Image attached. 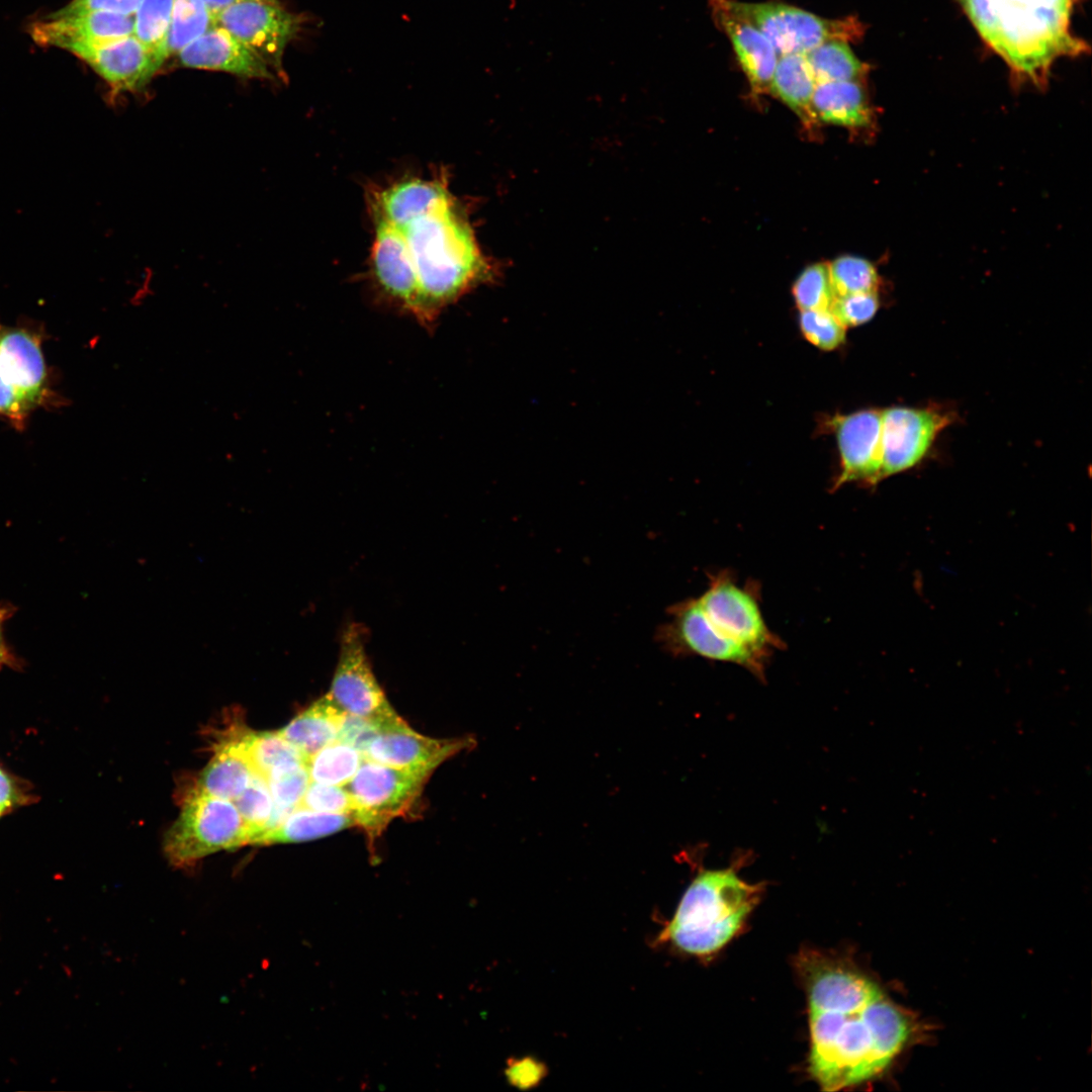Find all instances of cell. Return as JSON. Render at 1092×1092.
Listing matches in <instances>:
<instances>
[{"mask_svg": "<svg viewBox=\"0 0 1092 1092\" xmlns=\"http://www.w3.org/2000/svg\"><path fill=\"white\" fill-rule=\"evenodd\" d=\"M809 1007V1072L825 1091L880 1075L909 1035L905 1014L870 979L818 951L797 962Z\"/></svg>", "mask_w": 1092, "mask_h": 1092, "instance_id": "obj_1", "label": "cell"}, {"mask_svg": "<svg viewBox=\"0 0 1092 1092\" xmlns=\"http://www.w3.org/2000/svg\"><path fill=\"white\" fill-rule=\"evenodd\" d=\"M981 37L1018 77L1043 87L1052 65L1087 50L1070 28L1076 0H959Z\"/></svg>", "mask_w": 1092, "mask_h": 1092, "instance_id": "obj_2", "label": "cell"}, {"mask_svg": "<svg viewBox=\"0 0 1092 1092\" xmlns=\"http://www.w3.org/2000/svg\"><path fill=\"white\" fill-rule=\"evenodd\" d=\"M395 228L402 233L412 258L418 285L414 317L423 327H434L445 307L491 276L453 197Z\"/></svg>", "mask_w": 1092, "mask_h": 1092, "instance_id": "obj_3", "label": "cell"}, {"mask_svg": "<svg viewBox=\"0 0 1092 1092\" xmlns=\"http://www.w3.org/2000/svg\"><path fill=\"white\" fill-rule=\"evenodd\" d=\"M763 888L741 879L736 866L697 875L658 936L677 950L709 957L723 948L743 927Z\"/></svg>", "mask_w": 1092, "mask_h": 1092, "instance_id": "obj_4", "label": "cell"}, {"mask_svg": "<svg viewBox=\"0 0 1092 1092\" xmlns=\"http://www.w3.org/2000/svg\"><path fill=\"white\" fill-rule=\"evenodd\" d=\"M697 600L728 662L763 679L768 657L784 644L766 626L755 589L741 585L727 571L718 572L710 575L707 589Z\"/></svg>", "mask_w": 1092, "mask_h": 1092, "instance_id": "obj_5", "label": "cell"}, {"mask_svg": "<svg viewBox=\"0 0 1092 1092\" xmlns=\"http://www.w3.org/2000/svg\"><path fill=\"white\" fill-rule=\"evenodd\" d=\"M246 844L248 831L235 803L195 789L167 832L164 851L173 866L188 868L211 853Z\"/></svg>", "mask_w": 1092, "mask_h": 1092, "instance_id": "obj_6", "label": "cell"}, {"mask_svg": "<svg viewBox=\"0 0 1092 1092\" xmlns=\"http://www.w3.org/2000/svg\"><path fill=\"white\" fill-rule=\"evenodd\" d=\"M729 3L768 38L779 56L806 54L828 40L855 41L864 32L863 24L854 16L828 19L776 1Z\"/></svg>", "mask_w": 1092, "mask_h": 1092, "instance_id": "obj_7", "label": "cell"}, {"mask_svg": "<svg viewBox=\"0 0 1092 1092\" xmlns=\"http://www.w3.org/2000/svg\"><path fill=\"white\" fill-rule=\"evenodd\" d=\"M431 772L400 769L363 758L344 786L353 801L355 824L374 841L392 819L403 815L419 796Z\"/></svg>", "mask_w": 1092, "mask_h": 1092, "instance_id": "obj_8", "label": "cell"}, {"mask_svg": "<svg viewBox=\"0 0 1092 1092\" xmlns=\"http://www.w3.org/2000/svg\"><path fill=\"white\" fill-rule=\"evenodd\" d=\"M48 375L39 339L0 325V415L16 425L47 397Z\"/></svg>", "mask_w": 1092, "mask_h": 1092, "instance_id": "obj_9", "label": "cell"}, {"mask_svg": "<svg viewBox=\"0 0 1092 1092\" xmlns=\"http://www.w3.org/2000/svg\"><path fill=\"white\" fill-rule=\"evenodd\" d=\"M215 24L262 59L276 76H283L286 47L301 28V17L278 0H240L215 16Z\"/></svg>", "mask_w": 1092, "mask_h": 1092, "instance_id": "obj_10", "label": "cell"}, {"mask_svg": "<svg viewBox=\"0 0 1092 1092\" xmlns=\"http://www.w3.org/2000/svg\"><path fill=\"white\" fill-rule=\"evenodd\" d=\"M364 631L351 624L343 632L329 695L348 715L382 727L400 717L385 698L367 658Z\"/></svg>", "mask_w": 1092, "mask_h": 1092, "instance_id": "obj_11", "label": "cell"}, {"mask_svg": "<svg viewBox=\"0 0 1092 1092\" xmlns=\"http://www.w3.org/2000/svg\"><path fill=\"white\" fill-rule=\"evenodd\" d=\"M950 418L931 408L895 406L882 416V479L908 470L927 454Z\"/></svg>", "mask_w": 1092, "mask_h": 1092, "instance_id": "obj_12", "label": "cell"}, {"mask_svg": "<svg viewBox=\"0 0 1092 1092\" xmlns=\"http://www.w3.org/2000/svg\"><path fill=\"white\" fill-rule=\"evenodd\" d=\"M882 416L883 411L863 410L828 420L841 466L833 488L853 481L876 485L882 480Z\"/></svg>", "mask_w": 1092, "mask_h": 1092, "instance_id": "obj_13", "label": "cell"}, {"mask_svg": "<svg viewBox=\"0 0 1092 1092\" xmlns=\"http://www.w3.org/2000/svg\"><path fill=\"white\" fill-rule=\"evenodd\" d=\"M470 744L469 738L434 739L421 735L399 718L380 728L363 757L395 768L432 774Z\"/></svg>", "mask_w": 1092, "mask_h": 1092, "instance_id": "obj_14", "label": "cell"}, {"mask_svg": "<svg viewBox=\"0 0 1092 1092\" xmlns=\"http://www.w3.org/2000/svg\"><path fill=\"white\" fill-rule=\"evenodd\" d=\"M86 62L113 93L142 90L164 61L133 34L73 53Z\"/></svg>", "mask_w": 1092, "mask_h": 1092, "instance_id": "obj_15", "label": "cell"}, {"mask_svg": "<svg viewBox=\"0 0 1092 1092\" xmlns=\"http://www.w3.org/2000/svg\"><path fill=\"white\" fill-rule=\"evenodd\" d=\"M134 15L96 10L77 14L56 12L31 25L30 34L40 46L71 53L133 34Z\"/></svg>", "mask_w": 1092, "mask_h": 1092, "instance_id": "obj_16", "label": "cell"}, {"mask_svg": "<svg viewBox=\"0 0 1092 1092\" xmlns=\"http://www.w3.org/2000/svg\"><path fill=\"white\" fill-rule=\"evenodd\" d=\"M371 261L372 273L380 291L397 307L414 316L418 301L417 277L399 229L375 219Z\"/></svg>", "mask_w": 1092, "mask_h": 1092, "instance_id": "obj_17", "label": "cell"}, {"mask_svg": "<svg viewBox=\"0 0 1092 1092\" xmlns=\"http://www.w3.org/2000/svg\"><path fill=\"white\" fill-rule=\"evenodd\" d=\"M712 18L729 38L751 91L768 92L779 55L768 38L736 12L729 0H711Z\"/></svg>", "mask_w": 1092, "mask_h": 1092, "instance_id": "obj_18", "label": "cell"}, {"mask_svg": "<svg viewBox=\"0 0 1092 1092\" xmlns=\"http://www.w3.org/2000/svg\"><path fill=\"white\" fill-rule=\"evenodd\" d=\"M182 66L230 73L243 78L276 80L254 52L225 29L214 26L178 53Z\"/></svg>", "mask_w": 1092, "mask_h": 1092, "instance_id": "obj_19", "label": "cell"}, {"mask_svg": "<svg viewBox=\"0 0 1092 1092\" xmlns=\"http://www.w3.org/2000/svg\"><path fill=\"white\" fill-rule=\"evenodd\" d=\"M812 110L818 122L849 129H872L876 121L864 81L817 83Z\"/></svg>", "mask_w": 1092, "mask_h": 1092, "instance_id": "obj_20", "label": "cell"}, {"mask_svg": "<svg viewBox=\"0 0 1092 1092\" xmlns=\"http://www.w3.org/2000/svg\"><path fill=\"white\" fill-rule=\"evenodd\" d=\"M452 197L438 180L407 178L375 194L374 218L400 226Z\"/></svg>", "mask_w": 1092, "mask_h": 1092, "instance_id": "obj_21", "label": "cell"}, {"mask_svg": "<svg viewBox=\"0 0 1092 1092\" xmlns=\"http://www.w3.org/2000/svg\"><path fill=\"white\" fill-rule=\"evenodd\" d=\"M240 733L217 746L198 779L196 790L234 801L250 785L256 772L244 750Z\"/></svg>", "mask_w": 1092, "mask_h": 1092, "instance_id": "obj_22", "label": "cell"}, {"mask_svg": "<svg viewBox=\"0 0 1092 1092\" xmlns=\"http://www.w3.org/2000/svg\"><path fill=\"white\" fill-rule=\"evenodd\" d=\"M346 713L328 694L317 699L278 732L307 758L338 739Z\"/></svg>", "mask_w": 1092, "mask_h": 1092, "instance_id": "obj_23", "label": "cell"}, {"mask_svg": "<svg viewBox=\"0 0 1092 1092\" xmlns=\"http://www.w3.org/2000/svg\"><path fill=\"white\" fill-rule=\"evenodd\" d=\"M816 84L805 54H788L779 57L768 91L813 131L818 123L812 110Z\"/></svg>", "mask_w": 1092, "mask_h": 1092, "instance_id": "obj_24", "label": "cell"}, {"mask_svg": "<svg viewBox=\"0 0 1092 1092\" xmlns=\"http://www.w3.org/2000/svg\"><path fill=\"white\" fill-rule=\"evenodd\" d=\"M355 824L353 815L325 813L296 807L259 844L301 842L324 837Z\"/></svg>", "mask_w": 1092, "mask_h": 1092, "instance_id": "obj_25", "label": "cell"}, {"mask_svg": "<svg viewBox=\"0 0 1092 1092\" xmlns=\"http://www.w3.org/2000/svg\"><path fill=\"white\" fill-rule=\"evenodd\" d=\"M816 83L866 81L870 66L861 62L847 41L828 40L805 54Z\"/></svg>", "mask_w": 1092, "mask_h": 1092, "instance_id": "obj_26", "label": "cell"}, {"mask_svg": "<svg viewBox=\"0 0 1092 1092\" xmlns=\"http://www.w3.org/2000/svg\"><path fill=\"white\" fill-rule=\"evenodd\" d=\"M240 739L255 772L265 779L278 765L294 761L307 763L300 750L278 731H242Z\"/></svg>", "mask_w": 1092, "mask_h": 1092, "instance_id": "obj_27", "label": "cell"}, {"mask_svg": "<svg viewBox=\"0 0 1092 1092\" xmlns=\"http://www.w3.org/2000/svg\"><path fill=\"white\" fill-rule=\"evenodd\" d=\"M363 758L356 748L336 740L308 758L306 767L310 782L344 787L357 772Z\"/></svg>", "mask_w": 1092, "mask_h": 1092, "instance_id": "obj_28", "label": "cell"}, {"mask_svg": "<svg viewBox=\"0 0 1092 1092\" xmlns=\"http://www.w3.org/2000/svg\"><path fill=\"white\" fill-rule=\"evenodd\" d=\"M215 25V16L203 0H175L167 38L168 58Z\"/></svg>", "mask_w": 1092, "mask_h": 1092, "instance_id": "obj_29", "label": "cell"}, {"mask_svg": "<svg viewBox=\"0 0 1092 1092\" xmlns=\"http://www.w3.org/2000/svg\"><path fill=\"white\" fill-rule=\"evenodd\" d=\"M249 836V844H259L269 830L274 801L265 778L255 775L246 790L233 801Z\"/></svg>", "mask_w": 1092, "mask_h": 1092, "instance_id": "obj_30", "label": "cell"}, {"mask_svg": "<svg viewBox=\"0 0 1092 1092\" xmlns=\"http://www.w3.org/2000/svg\"><path fill=\"white\" fill-rule=\"evenodd\" d=\"M175 0H142L134 13L133 35L164 62Z\"/></svg>", "mask_w": 1092, "mask_h": 1092, "instance_id": "obj_31", "label": "cell"}, {"mask_svg": "<svg viewBox=\"0 0 1092 1092\" xmlns=\"http://www.w3.org/2000/svg\"><path fill=\"white\" fill-rule=\"evenodd\" d=\"M828 269L835 297L877 292L881 285L875 265L861 257L840 256L828 264Z\"/></svg>", "mask_w": 1092, "mask_h": 1092, "instance_id": "obj_32", "label": "cell"}, {"mask_svg": "<svg viewBox=\"0 0 1092 1092\" xmlns=\"http://www.w3.org/2000/svg\"><path fill=\"white\" fill-rule=\"evenodd\" d=\"M792 293L801 311L830 309L835 294L828 263L819 262L806 267L795 280Z\"/></svg>", "mask_w": 1092, "mask_h": 1092, "instance_id": "obj_33", "label": "cell"}, {"mask_svg": "<svg viewBox=\"0 0 1092 1092\" xmlns=\"http://www.w3.org/2000/svg\"><path fill=\"white\" fill-rule=\"evenodd\" d=\"M266 781L275 807L290 811L298 807L310 783L306 763L298 761L274 767Z\"/></svg>", "mask_w": 1092, "mask_h": 1092, "instance_id": "obj_34", "label": "cell"}, {"mask_svg": "<svg viewBox=\"0 0 1092 1092\" xmlns=\"http://www.w3.org/2000/svg\"><path fill=\"white\" fill-rule=\"evenodd\" d=\"M799 324L805 339L819 349L831 351L845 341L846 328L830 309L802 310Z\"/></svg>", "mask_w": 1092, "mask_h": 1092, "instance_id": "obj_35", "label": "cell"}, {"mask_svg": "<svg viewBox=\"0 0 1092 1092\" xmlns=\"http://www.w3.org/2000/svg\"><path fill=\"white\" fill-rule=\"evenodd\" d=\"M298 807L308 810L353 814V801L344 787L310 782Z\"/></svg>", "mask_w": 1092, "mask_h": 1092, "instance_id": "obj_36", "label": "cell"}, {"mask_svg": "<svg viewBox=\"0 0 1092 1092\" xmlns=\"http://www.w3.org/2000/svg\"><path fill=\"white\" fill-rule=\"evenodd\" d=\"M880 307L877 292L855 293L834 298L831 312L845 327H855L871 321Z\"/></svg>", "mask_w": 1092, "mask_h": 1092, "instance_id": "obj_37", "label": "cell"}, {"mask_svg": "<svg viewBox=\"0 0 1092 1092\" xmlns=\"http://www.w3.org/2000/svg\"><path fill=\"white\" fill-rule=\"evenodd\" d=\"M33 801L30 787L0 765V813L5 815Z\"/></svg>", "mask_w": 1092, "mask_h": 1092, "instance_id": "obj_38", "label": "cell"}, {"mask_svg": "<svg viewBox=\"0 0 1092 1092\" xmlns=\"http://www.w3.org/2000/svg\"><path fill=\"white\" fill-rule=\"evenodd\" d=\"M379 730L373 722L346 714L337 740L353 746L363 755Z\"/></svg>", "mask_w": 1092, "mask_h": 1092, "instance_id": "obj_39", "label": "cell"}, {"mask_svg": "<svg viewBox=\"0 0 1092 1092\" xmlns=\"http://www.w3.org/2000/svg\"><path fill=\"white\" fill-rule=\"evenodd\" d=\"M506 1075L512 1085L528 1089L542 1080L545 1075V1067L542 1063L531 1058L511 1060L508 1063Z\"/></svg>", "mask_w": 1092, "mask_h": 1092, "instance_id": "obj_40", "label": "cell"}, {"mask_svg": "<svg viewBox=\"0 0 1092 1092\" xmlns=\"http://www.w3.org/2000/svg\"><path fill=\"white\" fill-rule=\"evenodd\" d=\"M142 0H73L65 8L58 11L61 14H77L88 11H110L124 15H134Z\"/></svg>", "mask_w": 1092, "mask_h": 1092, "instance_id": "obj_41", "label": "cell"}, {"mask_svg": "<svg viewBox=\"0 0 1092 1092\" xmlns=\"http://www.w3.org/2000/svg\"><path fill=\"white\" fill-rule=\"evenodd\" d=\"M12 611L13 609L9 606H0V669L4 667L17 668L20 665L19 660L8 647L3 635L4 623L11 616Z\"/></svg>", "mask_w": 1092, "mask_h": 1092, "instance_id": "obj_42", "label": "cell"}, {"mask_svg": "<svg viewBox=\"0 0 1092 1092\" xmlns=\"http://www.w3.org/2000/svg\"><path fill=\"white\" fill-rule=\"evenodd\" d=\"M240 0H203L214 16Z\"/></svg>", "mask_w": 1092, "mask_h": 1092, "instance_id": "obj_43", "label": "cell"}, {"mask_svg": "<svg viewBox=\"0 0 1092 1092\" xmlns=\"http://www.w3.org/2000/svg\"><path fill=\"white\" fill-rule=\"evenodd\" d=\"M2 816H3V814H2V813H0V817H2Z\"/></svg>", "mask_w": 1092, "mask_h": 1092, "instance_id": "obj_44", "label": "cell"}]
</instances>
